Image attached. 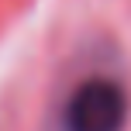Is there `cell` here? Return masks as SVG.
Wrapping results in <instances>:
<instances>
[{
    "label": "cell",
    "mask_w": 131,
    "mask_h": 131,
    "mask_svg": "<svg viewBox=\"0 0 131 131\" xmlns=\"http://www.w3.org/2000/svg\"><path fill=\"white\" fill-rule=\"evenodd\" d=\"M128 97L114 79H86L66 104V131H121Z\"/></svg>",
    "instance_id": "obj_1"
}]
</instances>
